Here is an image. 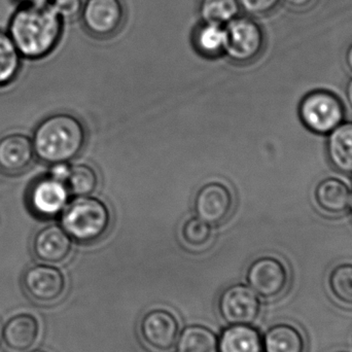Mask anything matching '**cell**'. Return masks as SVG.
Wrapping results in <instances>:
<instances>
[{
    "label": "cell",
    "instance_id": "cell-6",
    "mask_svg": "<svg viewBox=\"0 0 352 352\" xmlns=\"http://www.w3.org/2000/svg\"><path fill=\"white\" fill-rule=\"evenodd\" d=\"M246 280L258 297L275 300L281 297L289 287V269L276 256H260L248 267Z\"/></svg>",
    "mask_w": 352,
    "mask_h": 352
},
{
    "label": "cell",
    "instance_id": "cell-30",
    "mask_svg": "<svg viewBox=\"0 0 352 352\" xmlns=\"http://www.w3.org/2000/svg\"><path fill=\"white\" fill-rule=\"evenodd\" d=\"M345 94H346L347 101L352 109V78L349 80L345 88Z\"/></svg>",
    "mask_w": 352,
    "mask_h": 352
},
{
    "label": "cell",
    "instance_id": "cell-3",
    "mask_svg": "<svg viewBox=\"0 0 352 352\" xmlns=\"http://www.w3.org/2000/svg\"><path fill=\"white\" fill-rule=\"evenodd\" d=\"M60 215L62 228L80 243L98 241L111 227L109 207L96 197H76Z\"/></svg>",
    "mask_w": 352,
    "mask_h": 352
},
{
    "label": "cell",
    "instance_id": "cell-1",
    "mask_svg": "<svg viewBox=\"0 0 352 352\" xmlns=\"http://www.w3.org/2000/svg\"><path fill=\"white\" fill-rule=\"evenodd\" d=\"M62 21L50 3L24 4L12 16L8 34L21 55L39 59L59 43Z\"/></svg>",
    "mask_w": 352,
    "mask_h": 352
},
{
    "label": "cell",
    "instance_id": "cell-22",
    "mask_svg": "<svg viewBox=\"0 0 352 352\" xmlns=\"http://www.w3.org/2000/svg\"><path fill=\"white\" fill-rule=\"evenodd\" d=\"M225 43V25L204 22L195 34V45L205 56L212 57L223 53Z\"/></svg>",
    "mask_w": 352,
    "mask_h": 352
},
{
    "label": "cell",
    "instance_id": "cell-9",
    "mask_svg": "<svg viewBox=\"0 0 352 352\" xmlns=\"http://www.w3.org/2000/svg\"><path fill=\"white\" fill-rule=\"evenodd\" d=\"M25 293L41 304L57 302L65 293L66 278L61 270L51 264H37L25 271L22 279Z\"/></svg>",
    "mask_w": 352,
    "mask_h": 352
},
{
    "label": "cell",
    "instance_id": "cell-26",
    "mask_svg": "<svg viewBox=\"0 0 352 352\" xmlns=\"http://www.w3.org/2000/svg\"><path fill=\"white\" fill-rule=\"evenodd\" d=\"M182 236L186 244L190 248H203L210 241L212 228L210 223L198 217H190L182 226Z\"/></svg>",
    "mask_w": 352,
    "mask_h": 352
},
{
    "label": "cell",
    "instance_id": "cell-23",
    "mask_svg": "<svg viewBox=\"0 0 352 352\" xmlns=\"http://www.w3.org/2000/svg\"><path fill=\"white\" fill-rule=\"evenodd\" d=\"M21 55L12 37L0 30V87L10 84L21 68Z\"/></svg>",
    "mask_w": 352,
    "mask_h": 352
},
{
    "label": "cell",
    "instance_id": "cell-31",
    "mask_svg": "<svg viewBox=\"0 0 352 352\" xmlns=\"http://www.w3.org/2000/svg\"><path fill=\"white\" fill-rule=\"evenodd\" d=\"M345 62H346V65L352 72V43L347 47L346 54H345Z\"/></svg>",
    "mask_w": 352,
    "mask_h": 352
},
{
    "label": "cell",
    "instance_id": "cell-29",
    "mask_svg": "<svg viewBox=\"0 0 352 352\" xmlns=\"http://www.w3.org/2000/svg\"><path fill=\"white\" fill-rule=\"evenodd\" d=\"M283 1L294 10H305L314 3V0H283Z\"/></svg>",
    "mask_w": 352,
    "mask_h": 352
},
{
    "label": "cell",
    "instance_id": "cell-14",
    "mask_svg": "<svg viewBox=\"0 0 352 352\" xmlns=\"http://www.w3.org/2000/svg\"><path fill=\"white\" fill-rule=\"evenodd\" d=\"M34 158L32 140L26 134L10 133L0 138V171L4 175L25 173Z\"/></svg>",
    "mask_w": 352,
    "mask_h": 352
},
{
    "label": "cell",
    "instance_id": "cell-35",
    "mask_svg": "<svg viewBox=\"0 0 352 352\" xmlns=\"http://www.w3.org/2000/svg\"><path fill=\"white\" fill-rule=\"evenodd\" d=\"M338 352H346V351H338Z\"/></svg>",
    "mask_w": 352,
    "mask_h": 352
},
{
    "label": "cell",
    "instance_id": "cell-24",
    "mask_svg": "<svg viewBox=\"0 0 352 352\" xmlns=\"http://www.w3.org/2000/svg\"><path fill=\"white\" fill-rule=\"evenodd\" d=\"M328 285L331 294L338 303L352 308V263L335 266L329 275Z\"/></svg>",
    "mask_w": 352,
    "mask_h": 352
},
{
    "label": "cell",
    "instance_id": "cell-28",
    "mask_svg": "<svg viewBox=\"0 0 352 352\" xmlns=\"http://www.w3.org/2000/svg\"><path fill=\"white\" fill-rule=\"evenodd\" d=\"M240 8L250 16H265L278 6L280 0H238Z\"/></svg>",
    "mask_w": 352,
    "mask_h": 352
},
{
    "label": "cell",
    "instance_id": "cell-18",
    "mask_svg": "<svg viewBox=\"0 0 352 352\" xmlns=\"http://www.w3.org/2000/svg\"><path fill=\"white\" fill-rule=\"evenodd\" d=\"M219 352H264L262 336L250 324H232L221 333Z\"/></svg>",
    "mask_w": 352,
    "mask_h": 352
},
{
    "label": "cell",
    "instance_id": "cell-13",
    "mask_svg": "<svg viewBox=\"0 0 352 352\" xmlns=\"http://www.w3.org/2000/svg\"><path fill=\"white\" fill-rule=\"evenodd\" d=\"M72 238L59 225H49L36 232L32 240V252L45 264H60L72 254Z\"/></svg>",
    "mask_w": 352,
    "mask_h": 352
},
{
    "label": "cell",
    "instance_id": "cell-34",
    "mask_svg": "<svg viewBox=\"0 0 352 352\" xmlns=\"http://www.w3.org/2000/svg\"><path fill=\"white\" fill-rule=\"evenodd\" d=\"M349 206H351V215H352V195L351 198V204H349Z\"/></svg>",
    "mask_w": 352,
    "mask_h": 352
},
{
    "label": "cell",
    "instance_id": "cell-32",
    "mask_svg": "<svg viewBox=\"0 0 352 352\" xmlns=\"http://www.w3.org/2000/svg\"><path fill=\"white\" fill-rule=\"evenodd\" d=\"M24 4H47L50 3L51 0H22Z\"/></svg>",
    "mask_w": 352,
    "mask_h": 352
},
{
    "label": "cell",
    "instance_id": "cell-33",
    "mask_svg": "<svg viewBox=\"0 0 352 352\" xmlns=\"http://www.w3.org/2000/svg\"><path fill=\"white\" fill-rule=\"evenodd\" d=\"M29 352H47V351H41V349H35V351H29Z\"/></svg>",
    "mask_w": 352,
    "mask_h": 352
},
{
    "label": "cell",
    "instance_id": "cell-7",
    "mask_svg": "<svg viewBox=\"0 0 352 352\" xmlns=\"http://www.w3.org/2000/svg\"><path fill=\"white\" fill-rule=\"evenodd\" d=\"M138 331L142 342L148 349L169 352L177 344L180 324L170 310L155 308L142 316Z\"/></svg>",
    "mask_w": 352,
    "mask_h": 352
},
{
    "label": "cell",
    "instance_id": "cell-27",
    "mask_svg": "<svg viewBox=\"0 0 352 352\" xmlns=\"http://www.w3.org/2000/svg\"><path fill=\"white\" fill-rule=\"evenodd\" d=\"M62 20H74L82 14L84 0H51L50 1Z\"/></svg>",
    "mask_w": 352,
    "mask_h": 352
},
{
    "label": "cell",
    "instance_id": "cell-8",
    "mask_svg": "<svg viewBox=\"0 0 352 352\" xmlns=\"http://www.w3.org/2000/svg\"><path fill=\"white\" fill-rule=\"evenodd\" d=\"M70 194L62 180L49 175L37 178L29 186L27 205L35 217L53 219L62 213L68 204Z\"/></svg>",
    "mask_w": 352,
    "mask_h": 352
},
{
    "label": "cell",
    "instance_id": "cell-16",
    "mask_svg": "<svg viewBox=\"0 0 352 352\" xmlns=\"http://www.w3.org/2000/svg\"><path fill=\"white\" fill-rule=\"evenodd\" d=\"M316 204L328 214H341L349 209L351 192L349 184L338 177H327L314 190Z\"/></svg>",
    "mask_w": 352,
    "mask_h": 352
},
{
    "label": "cell",
    "instance_id": "cell-21",
    "mask_svg": "<svg viewBox=\"0 0 352 352\" xmlns=\"http://www.w3.org/2000/svg\"><path fill=\"white\" fill-rule=\"evenodd\" d=\"M64 184L67 186L69 194L74 197L91 196L98 186V173L89 165H74L68 167Z\"/></svg>",
    "mask_w": 352,
    "mask_h": 352
},
{
    "label": "cell",
    "instance_id": "cell-19",
    "mask_svg": "<svg viewBox=\"0 0 352 352\" xmlns=\"http://www.w3.org/2000/svg\"><path fill=\"white\" fill-rule=\"evenodd\" d=\"M264 352H305L306 339L303 333L291 324L271 327L263 339Z\"/></svg>",
    "mask_w": 352,
    "mask_h": 352
},
{
    "label": "cell",
    "instance_id": "cell-4",
    "mask_svg": "<svg viewBox=\"0 0 352 352\" xmlns=\"http://www.w3.org/2000/svg\"><path fill=\"white\" fill-rule=\"evenodd\" d=\"M299 116L308 130L326 135L344 121L345 107L335 93L320 89L304 96L300 102Z\"/></svg>",
    "mask_w": 352,
    "mask_h": 352
},
{
    "label": "cell",
    "instance_id": "cell-12",
    "mask_svg": "<svg viewBox=\"0 0 352 352\" xmlns=\"http://www.w3.org/2000/svg\"><path fill=\"white\" fill-rule=\"evenodd\" d=\"M234 198L227 184L210 182L203 184L195 197L197 217L210 225L223 223L233 210Z\"/></svg>",
    "mask_w": 352,
    "mask_h": 352
},
{
    "label": "cell",
    "instance_id": "cell-10",
    "mask_svg": "<svg viewBox=\"0 0 352 352\" xmlns=\"http://www.w3.org/2000/svg\"><path fill=\"white\" fill-rule=\"evenodd\" d=\"M221 318L232 324H252L261 314L258 296L248 285H233L221 293L219 299Z\"/></svg>",
    "mask_w": 352,
    "mask_h": 352
},
{
    "label": "cell",
    "instance_id": "cell-2",
    "mask_svg": "<svg viewBox=\"0 0 352 352\" xmlns=\"http://www.w3.org/2000/svg\"><path fill=\"white\" fill-rule=\"evenodd\" d=\"M84 124L72 113H54L35 128L32 142L35 156L45 164H67L86 144Z\"/></svg>",
    "mask_w": 352,
    "mask_h": 352
},
{
    "label": "cell",
    "instance_id": "cell-17",
    "mask_svg": "<svg viewBox=\"0 0 352 352\" xmlns=\"http://www.w3.org/2000/svg\"><path fill=\"white\" fill-rule=\"evenodd\" d=\"M327 154L335 169L352 175V121L342 122L329 133Z\"/></svg>",
    "mask_w": 352,
    "mask_h": 352
},
{
    "label": "cell",
    "instance_id": "cell-20",
    "mask_svg": "<svg viewBox=\"0 0 352 352\" xmlns=\"http://www.w3.org/2000/svg\"><path fill=\"white\" fill-rule=\"evenodd\" d=\"M177 352H219L217 335L203 326L186 327L180 332Z\"/></svg>",
    "mask_w": 352,
    "mask_h": 352
},
{
    "label": "cell",
    "instance_id": "cell-11",
    "mask_svg": "<svg viewBox=\"0 0 352 352\" xmlns=\"http://www.w3.org/2000/svg\"><path fill=\"white\" fill-rule=\"evenodd\" d=\"M80 16L91 34L109 37L123 25L125 8L122 0H87Z\"/></svg>",
    "mask_w": 352,
    "mask_h": 352
},
{
    "label": "cell",
    "instance_id": "cell-25",
    "mask_svg": "<svg viewBox=\"0 0 352 352\" xmlns=\"http://www.w3.org/2000/svg\"><path fill=\"white\" fill-rule=\"evenodd\" d=\"M240 10L238 0H202L200 4L203 22L221 25H226L239 16Z\"/></svg>",
    "mask_w": 352,
    "mask_h": 352
},
{
    "label": "cell",
    "instance_id": "cell-15",
    "mask_svg": "<svg viewBox=\"0 0 352 352\" xmlns=\"http://www.w3.org/2000/svg\"><path fill=\"white\" fill-rule=\"evenodd\" d=\"M41 324L33 314H19L12 316L2 329V342L8 351L27 352L38 340Z\"/></svg>",
    "mask_w": 352,
    "mask_h": 352
},
{
    "label": "cell",
    "instance_id": "cell-5",
    "mask_svg": "<svg viewBox=\"0 0 352 352\" xmlns=\"http://www.w3.org/2000/svg\"><path fill=\"white\" fill-rule=\"evenodd\" d=\"M226 43L223 53L237 63L256 60L265 47L262 27L250 16H236L225 25Z\"/></svg>",
    "mask_w": 352,
    "mask_h": 352
}]
</instances>
